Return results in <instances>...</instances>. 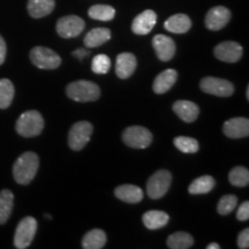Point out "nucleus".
Instances as JSON below:
<instances>
[{"mask_svg": "<svg viewBox=\"0 0 249 249\" xmlns=\"http://www.w3.org/2000/svg\"><path fill=\"white\" fill-rule=\"evenodd\" d=\"M39 158L35 152L27 151L18 158L13 165V177L18 185H28L36 177Z\"/></svg>", "mask_w": 249, "mask_h": 249, "instance_id": "obj_1", "label": "nucleus"}, {"mask_svg": "<svg viewBox=\"0 0 249 249\" xmlns=\"http://www.w3.org/2000/svg\"><path fill=\"white\" fill-rule=\"evenodd\" d=\"M44 128V119L38 111L30 110L18 117L15 124L18 134L23 138H34L39 135Z\"/></svg>", "mask_w": 249, "mask_h": 249, "instance_id": "obj_2", "label": "nucleus"}, {"mask_svg": "<svg viewBox=\"0 0 249 249\" xmlns=\"http://www.w3.org/2000/svg\"><path fill=\"white\" fill-rule=\"evenodd\" d=\"M66 93L68 97L73 101L86 103L97 101L101 96V90H99V87L91 81L80 80L68 85Z\"/></svg>", "mask_w": 249, "mask_h": 249, "instance_id": "obj_3", "label": "nucleus"}, {"mask_svg": "<svg viewBox=\"0 0 249 249\" xmlns=\"http://www.w3.org/2000/svg\"><path fill=\"white\" fill-rule=\"evenodd\" d=\"M30 60L40 70H55L61 65L60 55L44 46H36L31 50Z\"/></svg>", "mask_w": 249, "mask_h": 249, "instance_id": "obj_4", "label": "nucleus"}, {"mask_svg": "<svg viewBox=\"0 0 249 249\" xmlns=\"http://www.w3.org/2000/svg\"><path fill=\"white\" fill-rule=\"evenodd\" d=\"M37 232V220L34 217H24L17 227L14 235V246L18 249L28 248Z\"/></svg>", "mask_w": 249, "mask_h": 249, "instance_id": "obj_5", "label": "nucleus"}, {"mask_svg": "<svg viewBox=\"0 0 249 249\" xmlns=\"http://www.w3.org/2000/svg\"><path fill=\"white\" fill-rule=\"evenodd\" d=\"M171 181H172V174L167 170H160L152 174L147 183L149 197L154 198V200L163 197L169 191Z\"/></svg>", "mask_w": 249, "mask_h": 249, "instance_id": "obj_6", "label": "nucleus"}, {"mask_svg": "<svg viewBox=\"0 0 249 249\" xmlns=\"http://www.w3.org/2000/svg\"><path fill=\"white\" fill-rule=\"evenodd\" d=\"M92 130V124L88 121H79L74 124L68 133V144L71 150H82L91 138Z\"/></svg>", "mask_w": 249, "mask_h": 249, "instance_id": "obj_7", "label": "nucleus"}, {"mask_svg": "<svg viewBox=\"0 0 249 249\" xmlns=\"http://www.w3.org/2000/svg\"><path fill=\"white\" fill-rule=\"evenodd\" d=\"M123 141L134 149H145L151 144L152 134L142 126H130L123 133Z\"/></svg>", "mask_w": 249, "mask_h": 249, "instance_id": "obj_8", "label": "nucleus"}, {"mask_svg": "<svg viewBox=\"0 0 249 249\" xmlns=\"http://www.w3.org/2000/svg\"><path fill=\"white\" fill-rule=\"evenodd\" d=\"M200 86L204 92L218 96V97H230L234 92V86L230 81L218 79V77H204L201 81Z\"/></svg>", "mask_w": 249, "mask_h": 249, "instance_id": "obj_9", "label": "nucleus"}, {"mask_svg": "<svg viewBox=\"0 0 249 249\" xmlns=\"http://www.w3.org/2000/svg\"><path fill=\"white\" fill-rule=\"evenodd\" d=\"M86 23L76 15H68L59 18L57 22V33L62 38H74L85 29Z\"/></svg>", "mask_w": 249, "mask_h": 249, "instance_id": "obj_10", "label": "nucleus"}, {"mask_svg": "<svg viewBox=\"0 0 249 249\" xmlns=\"http://www.w3.org/2000/svg\"><path fill=\"white\" fill-rule=\"evenodd\" d=\"M214 57L225 62H236L242 57V46L233 40L218 44L213 50Z\"/></svg>", "mask_w": 249, "mask_h": 249, "instance_id": "obj_11", "label": "nucleus"}, {"mask_svg": "<svg viewBox=\"0 0 249 249\" xmlns=\"http://www.w3.org/2000/svg\"><path fill=\"white\" fill-rule=\"evenodd\" d=\"M231 18V12L224 6H217L211 8L205 17V27L209 30H220L229 23Z\"/></svg>", "mask_w": 249, "mask_h": 249, "instance_id": "obj_12", "label": "nucleus"}, {"mask_svg": "<svg viewBox=\"0 0 249 249\" xmlns=\"http://www.w3.org/2000/svg\"><path fill=\"white\" fill-rule=\"evenodd\" d=\"M152 45L158 59L161 61H169L176 54V43L169 36L156 35L152 39Z\"/></svg>", "mask_w": 249, "mask_h": 249, "instance_id": "obj_13", "label": "nucleus"}, {"mask_svg": "<svg viewBox=\"0 0 249 249\" xmlns=\"http://www.w3.org/2000/svg\"><path fill=\"white\" fill-rule=\"evenodd\" d=\"M223 132L227 138L241 139L247 138L249 135V120L247 118H232L225 121L223 127Z\"/></svg>", "mask_w": 249, "mask_h": 249, "instance_id": "obj_14", "label": "nucleus"}, {"mask_svg": "<svg viewBox=\"0 0 249 249\" xmlns=\"http://www.w3.org/2000/svg\"><path fill=\"white\" fill-rule=\"evenodd\" d=\"M156 22H157V14L151 9H147L134 18L132 30L136 35H147L154 29Z\"/></svg>", "mask_w": 249, "mask_h": 249, "instance_id": "obj_15", "label": "nucleus"}, {"mask_svg": "<svg viewBox=\"0 0 249 249\" xmlns=\"http://www.w3.org/2000/svg\"><path fill=\"white\" fill-rule=\"evenodd\" d=\"M136 70V58L133 53L124 52L117 57L116 74L119 79H128Z\"/></svg>", "mask_w": 249, "mask_h": 249, "instance_id": "obj_16", "label": "nucleus"}, {"mask_svg": "<svg viewBox=\"0 0 249 249\" xmlns=\"http://www.w3.org/2000/svg\"><path fill=\"white\" fill-rule=\"evenodd\" d=\"M173 111L185 123H193L197 119L200 108L191 101H178L173 104Z\"/></svg>", "mask_w": 249, "mask_h": 249, "instance_id": "obj_17", "label": "nucleus"}, {"mask_svg": "<svg viewBox=\"0 0 249 249\" xmlns=\"http://www.w3.org/2000/svg\"><path fill=\"white\" fill-rule=\"evenodd\" d=\"M177 79H178V73H177L176 70H172V68L165 70L155 79L152 89L158 95L167 92L177 82Z\"/></svg>", "mask_w": 249, "mask_h": 249, "instance_id": "obj_18", "label": "nucleus"}, {"mask_svg": "<svg viewBox=\"0 0 249 249\" xmlns=\"http://www.w3.org/2000/svg\"><path fill=\"white\" fill-rule=\"evenodd\" d=\"M114 194L119 200L126 203H139L143 198V191L134 185H121L117 187Z\"/></svg>", "mask_w": 249, "mask_h": 249, "instance_id": "obj_19", "label": "nucleus"}, {"mask_svg": "<svg viewBox=\"0 0 249 249\" xmlns=\"http://www.w3.org/2000/svg\"><path fill=\"white\" fill-rule=\"evenodd\" d=\"M165 29L173 34H185L191 29L192 21L186 14H176L165 21Z\"/></svg>", "mask_w": 249, "mask_h": 249, "instance_id": "obj_20", "label": "nucleus"}, {"mask_svg": "<svg viewBox=\"0 0 249 249\" xmlns=\"http://www.w3.org/2000/svg\"><path fill=\"white\" fill-rule=\"evenodd\" d=\"M54 0H29L28 1V12H29L30 17L40 18L51 14L54 9Z\"/></svg>", "mask_w": 249, "mask_h": 249, "instance_id": "obj_21", "label": "nucleus"}, {"mask_svg": "<svg viewBox=\"0 0 249 249\" xmlns=\"http://www.w3.org/2000/svg\"><path fill=\"white\" fill-rule=\"evenodd\" d=\"M111 38V31L107 28H95L90 30L85 37V45L88 49L97 48L107 43Z\"/></svg>", "mask_w": 249, "mask_h": 249, "instance_id": "obj_22", "label": "nucleus"}, {"mask_svg": "<svg viewBox=\"0 0 249 249\" xmlns=\"http://www.w3.org/2000/svg\"><path fill=\"white\" fill-rule=\"evenodd\" d=\"M169 214L160 210H150L143 214L142 217L143 224L149 230L161 229L169 223Z\"/></svg>", "mask_w": 249, "mask_h": 249, "instance_id": "obj_23", "label": "nucleus"}, {"mask_svg": "<svg viewBox=\"0 0 249 249\" xmlns=\"http://www.w3.org/2000/svg\"><path fill=\"white\" fill-rule=\"evenodd\" d=\"M14 205V195L9 189L0 192V225H4L11 217Z\"/></svg>", "mask_w": 249, "mask_h": 249, "instance_id": "obj_24", "label": "nucleus"}, {"mask_svg": "<svg viewBox=\"0 0 249 249\" xmlns=\"http://www.w3.org/2000/svg\"><path fill=\"white\" fill-rule=\"evenodd\" d=\"M107 244V234L103 230L96 229L87 233L82 240V247L85 249H101Z\"/></svg>", "mask_w": 249, "mask_h": 249, "instance_id": "obj_25", "label": "nucleus"}, {"mask_svg": "<svg viewBox=\"0 0 249 249\" xmlns=\"http://www.w3.org/2000/svg\"><path fill=\"white\" fill-rule=\"evenodd\" d=\"M216 181L213 177L210 176H203L200 178L195 179L188 187L189 194L193 195H201L207 194V193L211 192L213 189Z\"/></svg>", "mask_w": 249, "mask_h": 249, "instance_id": "obj_26", "label": "nucleus"}, {"mask_svg": "<svg viewBox=\"0 0 249 249\" xmlns=\"http://www.w3.org/2000/svg\"><path fill=\"white\" fill-rule=\"evenodd\" d=\"M194 245V239L189 233L177 232L167 239V247L171 249H188Z\"/></svg>", "mask_w": 249, "mask_h": 249, "instance_id": "obj_27", "label": "nucleus"}, {"mask_svg": "<svg viewBox=\"0 0 249 249\" xmlns=\"http://www.w3.org/2000/svg\"><path fill=\"white\" fill-rule=\"evenodd\" d=\"M14 85L11 80L0 79V108L5 110L11 107L14 98Z\"/></svg>", "mask_w": 249, "mask_h": 249, "instance_id": "obj_28", "label": "nucleus"}, {"mask_svg": "<svg viewBox=\"0 0 249 249\" xmlns=\"http://www.w3.org/2000/svg\"><path fill=\"white\" fill-rule=\"evenodd\" d=\"M88 14L93 20L111 21L116 17V9L108 5H95L89 8Z\"/></svg>", "mask_w": 249, "mask_h": 249, "instance_id": "obj_29", "label": "nucleus"}, {"mask_svg": "<svg viewBox=\"0 0 249 249\" xmlns=\"http://www.w3.org/2000/svg\"><path fill=\"white\" fill-rule=\"evenodd\" d=\"M174 145L183 154H195L200 149L198 142L195 139L188 136H178L174 139Z\"/></svg>", "mask_w": 249, "mask_h": 249, "instance_id": "obj_30", "label": "nucleus"}, {"mask_svg": "<svg viewBox=\"0 0 249 249\" xmlns=\"http://www.w3.org/2000/svg\"><path fill=\"white\" fill-rule=\"evenodd\" d=\"M231 185L235 187H246L249 183V172L246 167L236 166L229 174Z\"/></svg>", "mask_w": 249, "mask_h": 249, "instance_id": "obj_31", "label": "nucleus"}, {"mask_svg": "<svg viewBox=\"0 0 249 249\" xmlns=\"http://www.w3.org/2000/svg\"><path fill=\"white\" fill-rule=\"evenodd\" d=\"M236 204H238V197L234 195H225L220 198L217 205L218 213L222 216L231 213L235 209Z\"/></svg>", "mask_w": 249, "mask_h": 249, "instance_id": "obj_32", "label": "nucleus"}, {"mask_svg": "<svg viewBox=\"0 0 249 249\" xmlns=\"http://www.w3.org/2000/svg\"><path fill=\"white\" fill-rule=\"evenodd\" d=\"M111 68V60L107 54H97L92 59L91 70L96 74H107Z\"/></svg>", "mask_w": 249, "mask_h": 249, "instance_id": "obj_33", "label": "nucleus"}, {"mask_svg": "<svg viewBox=\"0 0 249 249\" xmlns=\"http://www.w3.org/2000/svg\"><path fill=\"white\" fill-rule=\"evenodd\" d=\"M236 218L241 222L249 219V202L246 201L240 205L238 211H236Z\"/></svg>", "mask_w": 249, "mask_h": 249, "instance_id": "obj_34", "label": "nucleus"}, {"mask_svg": "<svg viewBox=\"0 0 249 249\" xmlns=\"http://www.w3.org/2000/svg\"><path fill=\"white\" fill-rule=\"evenodd\" d=\"M238 247L247 249L249 247V230L246 229L238 236Z\"/></svg>", "mask_w": 249, "mask_h": 249, "instance_id": "obj_35", "label": "nucleus"}, {"mask_svg": "<svg viewBox=\"0 0 249 249\" xmlns=\"http://www.w3.org/2000/svg\"><path fill=\"white\" fill-rule=\"evenodd\" d=\"M6 53H7V46H6L5 39L0 35V65H2L5 62Z\"/></svg>", "mask_w": 249, "mask_h": 249, "instance_id": "obj_36", "label": "nucleus"}, {"mask_svg": "<svg viewBox=\"0 0 249 249\" xmlns=\"http://www.w3.org/2000/svg\"><path fill=\"white\" fill-rule=\"evenodd\" d=\"M88 53H89V52L87 51V50L80 49V50H76V51H74V52H73V55H74V57L79 58L80 60H82V59L85 58L86 55H88Z\"/></svg>", "mask_w": 249, "mask_h": 249, "instance_id": "obj_37", "label": "nucleus"}, {"mask_svg": "<svg viewBox=\"0 0 249 249\" xmlns=\"http://www.w3.org/2000/svg\"><path fill=\"white\" fill-rule=\"evenodd\" d=\"M220 248V246L218 245V244H210V245H208L207 246V249H219Z\"/></svg>", "mask_w": 249, "mask_h": 249, "instance_id": "obj_38", "label": "nucleus"}, {"mask_svg": "<svg viewBox=\"0 0 249 249\" xmlns=\"http://www.w3.org/2000/svg\"><path fill=\"white\" fill-rule=\"evenodd\" d=\"M247 99H249V87L247 88Z\"/></svg>", "mask_w": 249, "mask_h": 249, "instance_id": "obj_39", "label": "nucleus"}]
</instances>
